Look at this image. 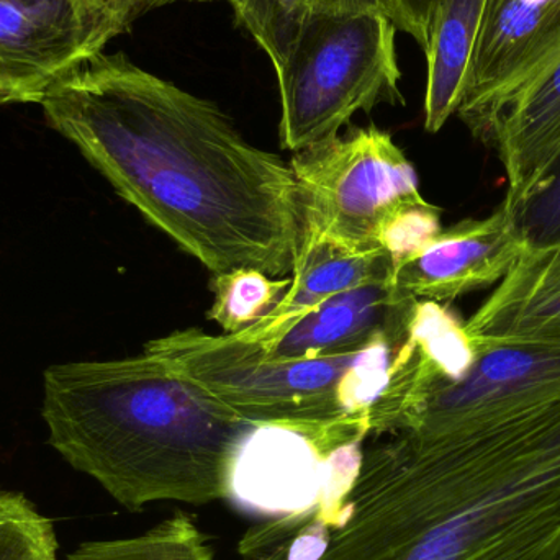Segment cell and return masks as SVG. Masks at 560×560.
<instances>
[{"mask_svg": "<svg viewBox=\"0 0 560 560\" xmlns=\"http://www.w3.org/2000/svg\"><path fill=\"white\" fill-rule=\"evenodd\" d=\"M400 12V30L408 33L421 49L430 42L431 20L436 0H395Z\"/></svg>", "mask_w": 560, "mask_h": 560, "instance_id": "d6986e66", "label": "cell"}, {"mask_svg": "<svg viewBox=\"0 0 560 560\" xmlns=\"http://www.w3.org/2000/svg\"><path fill=\"white\" fill-rule=\"evenodd\" d=\"M489 0H436L431 20L424 128L438 133L463 101Z\"/></svg>", "mask_w": 560, "mask_h": 560, "instance_id": "4fadbf2b", "label": "cell"}, {"mask_svg": "<svg viewBox=\"0 0 560 560\" xmlns=\"http://www.w3.org/2000/svg\"><path fill=\"white\" fill-rule=\"evenodd\" d=\"M556 560H560V551H559V556H558V559H556Z\"/></svg>", "mask_w": 560, "mask_h": 560, "instance_id": "44dd1931", "label": "cell"}, {"mask_svg": "<svg viewBox=\"0 0 560 560\" xmlns=\"http://www.w3.org/2000/svg\"><path fill=\"white\" fill-rule=\"evenodd\" d=\"M55 525L23 493L0 489V560H58Z\"/></svg>", "mask_w": 560, "mask_h": 560, "instance_id": "9a60e30c", "label": "cell"}, {"mask_svg": "<svg viewBox=\"0 0 560 560\" xmlns=\"http://www.w3.org/2000/svg\"><path fill=\"white\" fill-rule=\"evenodd\" d=\"M417 299L395 289L394 275L358 283L300 316L266 345V355L313 359L361 351L382 339L407 335Z\"/></svg>", "mask_w": 560, "mask_h": 560, "instance_id": "9c48e42d", "label": "cell"}, {"mask_svg": "<svg viewBox=\"0 0 560 560\" xmlns=\"http://www.w3.org/2000/svg\"><path fill=\"white\" fill-rule=\"evenodd\" d=\"M528 243L515 213L500 203L486 219H466L441 230L394 268L398 293L417 300L450 303L495 285L522 258Z\"/></svg>", "mask_w": 560, "mask_h": 560, "instance_id": "ba28073f", "label": "cell"}, {"mask_svg": "<svg viewBox=\"0 0 560 560\" xmlns=\"http://www.w3.org/2000/svg\"><path fill=\"white\" fill-rule=\"evenodd\" d=\"M290 167L302 207V245L384 249L397 265L443 230L441 210L421 196L415 167L375 125L312 144L295 153Z\"/></svg>", "mask_w": 560, "mask_h": 560, "instance_id": "277c9868", "label": "cell"}, {"mask_svg": "<svg viewBox=\"0 0 560 560\" xmlns=\"http://www.w3.org/2000/svg\"><path fill=\"white\" fill-rule=\"evenodd\" d=\"M290 285L292 278L275 279L256 269L213 275L209 318L219 323L225 335H238L271 313Z\"/></svg>", "mask_w": 560, "mask_h": 560, "instance_id": "5bb4252c", "label": "cell"}, {"mask_svg": "<svg viewBox=\"0 0 560 560\" xmlns=\"http://www.w3.org/2000/svg\"><path fill=\"white\" fill-rule=\"evenodd\" d=\"M310 13L328 16L384 15L400 30L395 0H308Z\"/></svg>", "mask_w": 560, "mask_h": 560, "instance_id": "ac0fdd59", "label": "cell"}, {"mask_svg": "<svg viewBox=\"0 0 560 560\" xmlns=\"http://www.w3.org/2000/svg\"><path fill=\"white\" fill-rule=\"evenodd\" d=\"M505 171V203L515 213L548 180L560 158V52L493 117L482 141Z\"/></svg>", "mask_w": 560, "mask_h": 560, "instance_id": "30bf717a", "label": "cell"}, {"mask_svg": "<svg viewBox=\"0 0 560 560\" xmlns=\"http://www.w3.org/2000/svg\"><path fill=\"white\" fill-rule=\"evenodd\" d=\"M394 256L384 249L359 252L329 242L303 243L285 295L265 318L235 336L253 345H266L336 293L394 275Z\"/></svg>", "mask_w": 560, "mask_h": 560, "instance_id": "7c38bea8", "label": "cell"}, {"mask_svg": "<svg viewBox=\"0 0 560 560\" xmlns=\"http://www.w3.org/2000/svg\"><path fill=\"white\" fill-rule=\"evenodd\" d=\"M42 107L49 127L213 275L293 271L303 217L292 167L253 147L219 105L101 52Z\"/></svg>", "mask_w": 560, "mask_h": 560, "instance_id": "6da1fadb", "label": "cell"}, {"mask_svg": "<svg viewBox=\"0 0 560 560\" xmlns=\"http://www.w3.org/2000/svg\"><path fill=\"white\" fill-rule=\"evenodd\" d=\"M395 33L384 15L310 13L276 71L282 148L299 153L338 137L358 112L405 104Z\"/></svg>", "mask_w": 560, "mask_h": 560, "instance_id": "5b68a950", "label": "cell"}, {"mask_svg": "<svg viewBox=\"0 0 560 560\" xmlns=\"http://www.w3.org/2000/svg\"><path fill=\"white\" fill-rule=\"evenodd\" d=\"M560 52V0H489L456 115L483 141L497 112Z\"/></svg>", "mask_w": 560, "mask_h": 560, "instance_id": "52a82bcc", "label": "cell"}, {"mask_svg": "<svg viewBox=\"0 0 560 560\" xmlns=\"http://www.w3.org/2000/svg\"><path fill=\"white\" fill-rule=\"evenodd\" d=\"M464 329L479 346H560V243L528 246Z\"/></svg>", "mask_w": 560, "mask_h": 560, "instance_id": "8fae6325", "label": "cell"}, {"mask_svg": "<svg viewBox=\"0 0 560 560\" xmlns=\"http://www.w3.org/2000/svg\"><path fill=\"white\" fill-rule=\"evenodd\" d=\"M408 335L410 329L348 354L282 359L235 335L192 328L154 339L144 352L166 359L249 420L323 421L372 407Z\"/></svg>", "mask_w": 560, "mask_h": 560, "instance_id": "3957f363", "label": "cell"}, {"mask_svg": "<svg viewBox=\"0 0 560 560\" xmlns=\"http://www.w3.org/2000/svg\"><path fill=\"white\" fill-rule=\"evenodd\" d=\"M125 32L110 0H0V105H42Z\"/></svg>", "mask_w": 560, "mask_h": 560, "instance_id": "8992f818", "label": "cell"}, {"mask_svg": "<svg viewBox=\"0 0 560 560\" xmlns=\"http://www.w3.org/2000/svg\"><path fill=\"white\" fill-rule=\"evenodd\" d=\"M177 2H219V0H110L112 5L120 13L121 20L128 28L135 20L140 19L144 13Z\"/></svg>", "mask_w": 560, "mask_h": 560, "instance_id": "ffe728a7", "label": "cell"}, {"mask_svg": "<svg viewBox=\"0 0 560 560\" xmlns=\"http://www.w3.org/2000/svg\"><path fill=\"white\" fill-rule=\"evenodd\" d=\"M236 22L265 49L276 71L308 19V0H226Z\"/></svg>", "mask_w": 560, "mask_h": 560, "instance_id": "2e32d148", "label": "cell"}, {"mask_svg": "<svg viewBox=\"0 0 560 560\" xmlns=\"http://www.w3.org/2000/svg\"><path fill=\"white\" fill-rule=\"evenodd\" d=\"M42 413L52 450L128 506L170 477L230 470L256 423L150 352L51 365Z\"/></svg>", "mask_w": 560, "mask_h": 560, "instance_id": "7a4b0ae2", "label": "cell"}, {"mask_svg": "<svg viewBox=\"0 0 560 560\" xmlns=\"http://www.w3.org/2000/svg\"><path fill=\"white\" fill-rule=\"evenodd\" d=\"M528 246L560 243V158L541 189L515 212Z\"/></svg>", "mask_w": 560, "mask_h": 560, "instance_id": "e0dca14e", "label": "cell"}]
</instances>
